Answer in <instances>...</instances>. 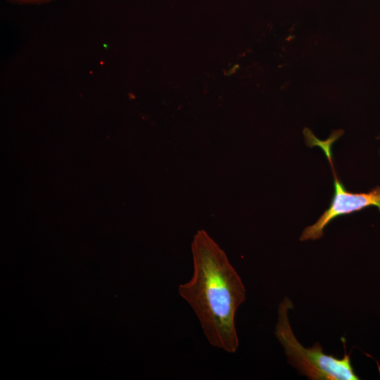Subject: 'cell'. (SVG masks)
I'll return each instance as SVG.
<instances>
[{
  "instance_id": "cell-3",
  "label": "cell",
  "mask_w": 380,
  "mask_h": 380,
  "mask_svg": "<svg viewBox=\"0 0 380 380\" xmlns=\"http://www.w3.org/2000/svg\"><path fill=\"white\" fill-rule=\"evenodd\" d=\"M332 143L331 141L327 140L322 142L319 146L325 153L333 171L334 196L329 208L316 222L304 229L300 237L301 241L317 240L322 237L324 228L338 216L351 214L371 206L376 207L380 212V186H376L367 192L352 193L346 191L334 168L331 151Z\"/></svg>"
},
{
  "instance_id": "cell-1",
  "label": "cell",
  "mask_w": 380,
  "mask_h": 380,
  "mask_svg": "<svg viewBox=\"0 0 380 380\" xmlns=\"http://www.w3.org/2000/svg\"><path fill=\"white\" fill-rule=\"evenodd\" d=\"M193 274L178 287L190 305L208 343L227 353H235L239 338L236 312L246 297L245 286L223 250L204 230L191 243Z\"/></svg>"
},
{
  "instance_id": "cell-4",
  "label": "cell",
  "mask_w": 380,
  "mask_h": 380,
  "mask_svg": "<svg viewBox=\"0 0 380 380\" xmlns=\"http://www.w3.org/2000/svg\"><path fill=\"white\" fill-rule=\"evenodd\" d=\"M20 4H42L49 3L54 0H8Z\"/></svg>"
},
{
  "instance_id": "cell-5",
  "label": "cell",
  "mask_w": 380,
  "mask_h": 380,
  "mask_svg": "<svg viewBox=\"0 0 380 380\" xmlns=\"http://www.w3.org/2000/svg\"><path fill=\"white\" fill-rule=\"evenodd\" d=\"M378 139H380V134H379V136L378 137Z\"/></svg>"
},
{
  "instance_id": "cell-2",
  "label": "cell",
  "mask_w": 380,
  "mask_h": 380,
  "mask_svg": "<svg viewBox=\"0 0 380 380\" xmlns=\"http://www.w3.org/2000/svg\"><path fill=\"white\" fill-rule=\"evenodd\" d=\"M293 303L284 297L278 307V319L275 336L284 350L288 362L300 374L312 380H358L350 363V355L337 358L324 353L316 343L312 348H305L296 338L289 323L288 312Z\"/></svg>"
}]
</instances>
